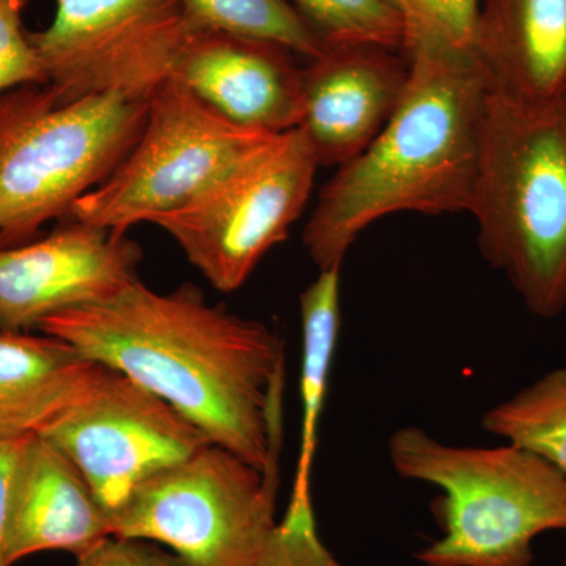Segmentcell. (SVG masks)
Instances as JSON below:
<instances>
[{
  "mask_svg": "<svg viewBox=\"0 0 566 566\" xmlns=\"http://www.w3.org/2000/svg\"><path fill=\"white\" fill-rule=\"evenodd\" d=\"M140 259L126 234L74 219L0 249V329L31 333L48 316L111 300L136 281Z\"/></svg>",
  "mask_w": 566,
  "mask_h": 566,
  "instance_id": "11",
  "label": "cell"
},
{
  "mask_svg": "<svg viewBox=\"0 0 566 566\" xmlns=\"http://www.w3.org/2000/svg\"><path fill=\"white\" fill-rule=\"evenodd\" d=\"M565 565H566V562H565Z\"/></svg>",
  "mask_w": 566,
  "mask_h": 566,
  "instance_id": "25",
  "label": "cell"
},
{
  "mask_svg": "<svg viewBox=\"0 0 566 566\" xmlns=\"http://www.w3.org/2000/svg\"><path fill=\"white\" fill-rule=\"evenodd\" d=\"M482 427L545 458L566 475V365L488 409Z\"/></svg>",
  "mask_w": 566,
  "mask_h": 566,
  "instance_id": "18",
  "label": "cell"
},
{
  "mask_svg": "<svg viewBox=\"0 0 566 566\" xmlns=\"http://www.w3.org/2000/svg\"><path fill=\"white\" fill-rule=\"evenodd\" d=\"M43 436L80 469L107 516L142 482L212 444L172 405L109 367Z\"/></svg>",
  "mask_w": 566,
  "mask_h": 566,
  "instance_id": "10",
  "label": "cell"
},
{
  "mask_svg": "<svg viewBox=\"0 0 566 566\" xmlns=\"http://www.w3.org/2000/svg\"><path fill=\"white\" fill-rule=\"evenodd\" d=\"M279 464L260 471L207 444L142 482L109 515L111 535L169 547L189 566H327L315 523H275Z\"/></svg>",
  "mask_w": 566,
  "mask_h": 566,
  "instance_id": "4",
  "label": "cell"
},
{
  "mask_svg": "<svg viewBox=\"0 0 566 566\" xmlns=\"http://www.w3.org/2000/svg\"><path fill=\"white\" fill-rule=\"evenodd\" d=\"M318 167L300 128L279 134L191 202L153 223L177 241L216 290L237 292L263 256L289 237Z\"/></svg>",
  "mask_w": 566,
  "mask_h": 566,
  "instance_id": "8",
  "label": "cell"
},
{
  "mask_svg": "<svg viewBox=\"0 0 566 566\" xmlns=\"http://www.w3.org/2000/svg\"><path fill=\"white\" fill-rule=\"evenodd\" d=\"M29 438L31 436H25V438H0V566H9L6 562L3 545H6L11 480H13L14 468H17L22 447Z\"/></svg>",
  "mask_w": 566,
  "mask_h": 566,
  "instance_id": "24",
  "label": "cell"
},
{
  "mask_svg": "<svg viewBox=\"0 0 566 566\" xmlns=\"http://www.w3.org/2000/svg\"><path fill=\"white\" fill-rule=\"evenodd\" d=\"M326 46L376 44L403 50V25L385 0H289Z\"/></svg>",
  "mask_w": 566,
  "mask_h": 566,
  "instance_id": "20",
  "label": "cell"
},
{
  "mask_svg": "<svg viewBox=\"0 0 566 566\" xmlns=\"http://www.w3.org/2000/svg\"><path fill=\"white\" fill-rule=\"evenodd\" d=\"M409 77L374 142L338 167L318 197L304 245L318 270L342 266L371 223L395 212H469L490 81L474 51L419 46Z\"/></svg>",
  "mask_w": 566,
  "mask_h": 566,
  "instance_id": "2",
  "label": "cell"
},
{
  "mask_svg": "<svg viewBox=\"0 0 566 566\" xmlns=\"http://www.w3.org/2000/svg\"><path fill=\"white\" fill-rule=\"evenodd\" d=\"M106 370L61 338L0 329V438L46 433Z\"/></svg>",
  "mask_w": 566,
  "mask_h": 566,
  "instance_id": "16",
  "label": "cell"
},
{
  "mask_svg": "<svg viewBox=\"0 0 566 566\" xmlns=\"http://www.w3.org/2000/svg\"><path fill=\"white\" fill-rule=\"evenodd\" d=\"M77 566H189L172 551H164L151 542L109 536L84 556Z\"/></svg>",
  "mask_w": 566,
  "mask_h": 566,
  "instance_id": "23",
  "label": "cell"
},
{
  "mask_svg": "<svg viewBox=\"0 0 566 566\" xmlns=\"http://www.w3.org/2000/svg\"><path fill=\"white\" fill-rule=\"evenodd\" d=\"M376 44L326 46L303 69L300 129L319 167H342L374 142L397 109L409 77L408 57Z\"/></svg>",
  "mask_w": 566,
  "mask_h": 566,
  "instance_id": "12",
  "label": "cell"
},
{
  "mask_svg": "<svg viewBox=\"0 0 566 566\" xmlns=\"http://www.w3.org/2000/svg\"><path fill=\"white\" fill-rule=\"evenodd\" d=\"M277 136L229 120L170 77L151 92L132 150L69 219L126 234L185 207Z\"/></svg>",
  "mask_w": 566,
  "mask_h": 566,
  "instance_id": "7",
  "label": "cell"
},
{
  "mask_svg": "<svg viewBox=\"0 0 566 566\" xmlns=\"http://www.w3.org/2000/svg\"><path fill=\"white\" fill-rule=\"evenodd\" d=\"M293 55L270 41L197 32L174 77L229 120L283 134L303 120V69Z\"/></svg>",
  "mask_w": 566,
  "mask_h": 566,
  "instance_id": "13",
  "label": "cell"
},
{
  "mask_svg": "<svg viewBox=\"0 0 566 566\" xmlns=\"http://www.w3.org/2000/svg\"><path fill=\"white\" fill-rule=\"evenodd\" d=\"M403 25V52L419 46L474 51L480 0H385Z\"/></svg>",
  "mask_w": 566,
  "mask_h": 566,
  "instance_id": "21",
  "label": "cell"
},
{
  "mask_svg": "<svg viewBox=\"0 0 566 566\" xmlns=\"http://www.w3.org/2000/svg\"><path fill=\"white\" fill-rule=\"evenodd\" d=\"M389 460L401 479L442 491L431 502L442 538L416 554L427 566H532V543L566 532V475L531 450L444 444L398 428Z\"/></svg>",
  "mask_w": 566,
  "mask_h": 566,
  "instance_id": "5",
  "label": "cell"
},
{
  "mask_svg": "<svg viewBox=\"0 0 566 566\" xmlns=\"http://www.w3.org/2000/svg\"><path fill=\"white\" fill-rule=\"evenodd\" d=\"M39 329L140 382L253 468L279 464L285 352L266 324L212 307L192 283L158 293L137 277Z\"/></svg>",
  "mask_w": 566,
  "mask_h": 566,
  "instance_id": "1",
  "label": "cell"
},
{
  "mask_svg": "<svg viewBox=\"0 0 566 566\" xmlns=\"http://www.w3.org/2000/svg\"><path fill=\"white\" fill-rule=\"evenodd\" d=\"M29 0H0V95L22 85H46V74L24 31Z\"/></svg>",
  "mask_w": 566,
  "mask_h": 566,
  "instance_id": "22",
  "label": "cell"
},
{
  "mask_svg": "<svg viewBox=\"0 0 566 566\" xmlns=\"http://www.w3.org/2000/svg\"><path fill=\"white\" fill-rule=\"evenodd\" d=\"M150 96L103 93L62 102L48 85L0 95V249L65 221L139 139Z\"/></svg>",
  "mask_w": 566,
  "mask_h": 566,
  "instance_id": "6",
  "label": "cell"
},
{
  "mask_svg": "<svg viewBox=\"0 0 566 566\" xmlns=\"http://www.w3.org/2000/svg\"><path fill=\"white\" fill-rule=\"evenodd\" d=\"M340 270L342 266L318 270V277L301 294L303 364L300 390L303 403V431L296 479L290 502L292 506L312 505V464L315 460L319 419L329 389L331 370L342 326Z\"/></svg>",
  "mask_w": 566,
  "mask_h": 566,
  "instance_id": "17",
  "label": "cell"
},
{
  "mask_svg": "<svg viewBox=\"0 0 566 566\" xmlns=\"http://www.w3.org/2000/svg\"><path fill=\"white\" fill-rule=\"evenodd\" d=\"M474 54L490 91L527 104L566 98V0H480Z\"/></svg>",
  "mask_w": 566,
  "mask_h": 566,
  "instance_id": "15",
  "label": "cell"
},
{
  "mask_svg": "<svg viewBox=\"0 0 566 566\" xmlns=\"http://www.w3.org/2000/svg\"><path fill=\"white\" fill-rule=\"evenodd\" d=\"M109 536V516L80 469L46 436H31L11 480L7 565L43 551L77 558Z\"/></svg>",
  "mask_w": 566,
  "mask_h": 566,
  "instance_id": "14",
  "label": "cell"
},
{
  "mask_svg": "<svg viewBox=\"0 0 566 566\" xmlns=\"http://www.w3.org/2000/svg\"><path fill=\"white\" fill-rule=\"evenodd\" d=\"M482 255L528 312L566 311V98L512 102L490 92L471 210Z\"/></svg>",
  "mask_w": 566,
  "mask_h": 566,
  "instance_id": "3",
  "label": "cell"
},
{
  "mask_svg": "<svg viewBox=\"0 0 566 566\" xmlns=\"http://www.w3.org/2000/svg\"><path fill=\"white\" fill-rule=\"evenodd\" d=\"M196 32L270 41L303 57H319L326 44L289 0H178Z\"/></svg>",
  "mask_w": 566,
  "mask_h": 566,
  "instance_id": "19",
  "label": "cell"
},
{
  "mask_svg": "<svg viewBox=\"0 0 566 566\" xmlns=\"http://www.w3.org/2000/svg\"><path fill=\"white\" fill-rule=\"evenodd\" d=\"M193 33L178 0H55L50 28L29 32L62 102L103 95L150 96Z\"/></svg>",
  "mask_w": 566,
  "mask_h": 566,
  "instance_id": "9",
  "label": "cell"
}]
</instances>
